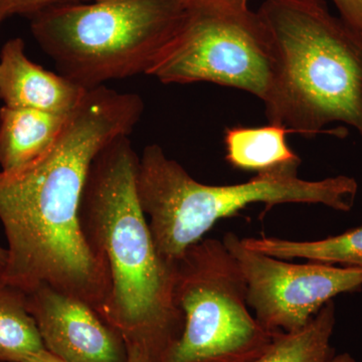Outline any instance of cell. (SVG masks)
<instances>
[{"mask_svg":"<svg viewBox=\"0 0 362 362\" xmlns=\"http://www.w3.org/2000/svg\"><path fill=\"white\" fill-rule=\"evenodd\" d=\"M230 1L239 2V4H247L249 0H230Z\"/></svg>","mask_w":362,"mask_h":362,"instance_id":"cell-22","label":"cell"},{"mask_svg":"<svg viewBox=\"0 0 362 362\" xmlns=\"http://www.w3.org/2000/svg\"><path fill=\"white\" fill-rule=\"evenodd\" d=\"M278 56L259 11L230 0H185L180 25L147 76L163 84L206 82L271 96Z\"/></svg>","mask_w":362,"mask_h":362,"instance_id":"cell-6","label":"cell"},{"mask_svg":"<svg viewBox=\"0 0 362 362\" xmlns=\"http://www.w3.org/2000/svg\"><path fill=\"white\" fill-rule=\"evenodd\" d=\"M223 242L246 280L250 308L271 332L301 329L333 298L361 289L362 268L288 263L247 249L233 233Z\"/></svg>","mask_w":362,"mask_h":362,"instance_id":"cell-8","label":"cell"},{"mask_svg":"<svg viewBox=\"0 0 362 362\" xmlns=\"http://www.w3.org/2000/svg\"><path fill=\"white\" fill-rule=\"evenodd\" d=\"M44 349L26 293L0 279V362H23Z\"/></svg>","mask_w":362,"mask_h":362,"instance_id":"cell-15","label":"cell"},{"mask_svg":"<svg viewBox=\"0 0 362 362\" xmlns=\"http://www.w3.org/2000/svg\"><path fill=\"white\" fill-rule=\"evenodd\" d=\"M185 325L160 362H254L275 337L250 311L247 283L223 240L204 239L176 262Z\"/></svg>","mask_w":362,"mask_h":362,"instance_id":"cell-7","label":"cell"},{"mask_svg":"<svg viewBox=\"0 0 362 362\" xmlns=\"http://www.w3.org/2000/svg\"><path fill=\"white\" fill-rule=\"evenodd\" d=\"M329 362H356L349 354H341L335 356L330 359Z\"/></svg>","mask_w":362,"mask_h":362,"instance_id":"cell-21","label":"cell"},{"mask_svg":"<svg viewBox=\"0 0 362 362\" xmlns=\"http://www.w3.org/2000/svg\"><path fill=\"white\" fill-rule=\"evenodd\" d=\"M69 116L26 108H0V171L21 173L52 148Z\"/></svg>","mask_w":362,"mask_h":362,"instance_id":"cell-11","label":"cell"},{"mask_svg":"<svg viewBox=\"0 0 362 362\" xmlns=\"http://www.w3.org/2000/svg\"><path fill=\"white\" fill-rule=\"evenodd\" d=\"M88 90L30 61L20 37L9 40L2 47L0 100L4 106L69 116L80 106Z\"/></svg>","mask_w":362,"mask_h":362,"instance_id":"cell-10","label":"cell"},{"mask_svg":"<svg viewBox=\"0 0 362 362\" xmlns=\"http://www.w3.org/2000/svg\"><path fill=\"white\" fill-rule=\"evenodd\" d=\"M7 262V250L6 247L0 246V277L4 274L6 269Z\"/></svg>","mask_w":362,"mask_h":362,"instance_id":"cell-20","label":"cell"},{"mask_svg":"<svg viewBox=\"0 0 362 362\" xmlns=\"http://www.w3.org/2000/svg\"><path fill=\"white\" fill-rule=\"evenodd\" d=\"M23 362H66L63 359L59 358L54 354H49L47 350H40L37 354H30L23 359Z\"/></svg>","mask_w":362,"mask_h":362,"instance_id":"cell-18","label":"cell"},{"mask_svg":"<svg viewBox=\"0 0 362 362\" xmlns=\"http://www.w3.org/2000/svg\"><path fill=\"white\" fill-rule=\"evenodd\" d=\"M288 133L292 132L273 123L261 127L226 128L223 135L226 160L233 168L257 173L299 166L301 158L288 144Z\"/></svg>","mask_w":362,"mask_h":362,"instance_id":"cell-12","label":"cell"},{"mask_svg":"<svg viewBox=\"0 0 362 362\" xmlns=\"http://www.w3.org/2000/svg\"><path fill=\"white\" fill-rule=\"evenodd\" d=\"M128 362H151L148 356L135 346H127Z\"/></svg>","mask_w":362,"mask_h":362,"instance_id":"cell-19","label":"cell"},{"mask_svg":"<svg viewBox=\"0 0 362 362\" xmlns=\"http://www.w3.org/2000/svg\"><path fill=\"white\" fill-rule=\"evenodd\" d=\"M298 168L257 173L237 185H206L169 158L161 146L148 145L139 156L137 192L157 251L176 263L218 221L237 216L252 204H265L267 209L283 204H321L343 213L351 211L358 192L354 177L305 180Z\"/></svg>","mask_w":362,"mask_h":362,"instance_id":"cell-4","label":"cell"},{"mask_svg":"<svg viewBox=\"0 0 362 362\" xmlns=\"http://www.w3.org/2000/svg\"><path fill=\"white\" fill-rule=\"evenodd\" d=\"M93 0H0V25L13 16H32L45 9Z\"/></svg>","mask_w":362,"mask_h":362,"instance_id":"cell-16","label":"cell"},{"mask_svg":"<svg viewBox=\"0 0 362 362\" xmlns=\"http://www.w3.org/2000/svg\"><path fill=\"white\" fill-rule=\"evenodd\" d=\"M185 9V0H93L45 9L30 30L61 75L93 90L147 75Z\"/></svg>","mask_w":362,"mask_h":362,"instance_id":"cell-5","label":"cell"},{"mask_svg":"<svg viewBox=\"0 0 362 362\" xmlns=\"http://www.w3.org/2000/svg\"><path fill=\"white\" fill-rule=\"evenodd\" d=\"M340 18L362 35V0H332Z\"/></svg>","mask_w":362,"mask_h":362,"instance_id":"cell-17","label":"cell"},{"mask_svg":"<svg viewBox=\"0 0 362 362\" xmlns=\"http://www.w3.org/2000/svg\"><path fill=\"white\" fill-rule=\"evenodd\" d=\"M337 323L334 301L328 302L301 329L275 333L266 351L254 362H329Z\"/></svg>","mask_w":362,"mask_h":362,"instance_id":"cell-14","label":"cell"},{"mask_svg":"<svg viewBox=\"0 0 362 362\" xmlns=\"http://www.w3.org/2000/svg\"><path fill=\"white\" fill-rule=\"evenodd\" d=\"M144 113L135 93L89 90L52 148L14 175L0 171V221L7 240L2 281L32 291L47 285L101 313L110 292L108 269L81 221L90 166L102 149L130 136Z\"/></svg>","mask_w":362,"mask_h":362,"instance_id":"cell-1","label":"cell"},{"mask_svg":"<svg viewBox=\"0 0 362 362\" xmlns=\"http://www.w3.org/2000/svg\"><path fill=\"white\" fill-rule=\"evenodd\" d=\"M45 349L66 362H128L120 333L92 306L40 285L26 293Z\"/></svg>","mask_w":362,"mask_h":362,"instance_id":"cell-9","label":"cell"},{"mask_svg":"<svg viewBox=\"0 0 362 362\" xmlns=\"http://www.w3.org/2000/svg\"><path fill=\"white\" fill-rule=\"evenodd\" d=\"M258 11L278 56L269 123L311 138L341 122L362 138V35L324 0H265Z\"/></svg>","mask_w":362,"mask_h":362,"instance_id":"cell-3","label":"cell"},{"mask_svg":"<svg viewBox=\"0 0 362 362\" xmlns=\"http://www.w3.org/2000/svg\"><path fill=\"white\" fill-rule=\"evenodd\" d=\"M247 249L274 258L307 259L311 262L362 268V226L318 240H290L279 238H244Z\"/></svg>","mask_w":362,"mask_h":362,"instance_id":"cell-13","label":"cell"},{"mask_svg":"<svg viewBox=\"0 0 362 362\" xmlns=\"http://www.w3.org/2000/svg\"><path fill=\"white\" fill-rule=\"evenodd\" d=\"M139 156L129 136L100 151L83 194L81 221L90 246L106 264L110 292L100 316L127 346L151 362L180 338L185 320L176 305V263L157 251L137 192Z\"/></svg>","mask_w":362,"mask_h":362,"instance_id":"cell-2","label":"cell"}]
</instances>
